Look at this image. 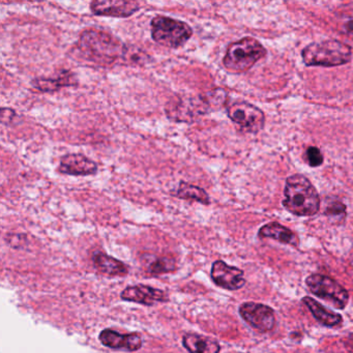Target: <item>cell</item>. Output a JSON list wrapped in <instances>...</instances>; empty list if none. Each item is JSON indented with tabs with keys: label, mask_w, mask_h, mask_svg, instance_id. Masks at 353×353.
I'll list each match as a JSON object with an SVG mask.
<instances>
[{
	"label": "cell",
	"mask_w": 353,
	"mask_h": 353,
	"mask_svg": "<svg viewBox=\"0 0 353 353\" xmlns=\"http://www.w3.org/2000/svg\"><path fill=\"white\" fill-rule=\"evenodd\" d=\"M140 3L137 1L125 0H97L90 3V11L94 15L113 18L131 17L140 11Z\"/></svg>",
	"instance_id": "obj_11"
},
{
	"label": "cell",
	"mask_w": 353,
	"mask_h": 353,
	"mask_svg": "<svg viewBox=\"0 0 353 353\" xmlns=\"http://www.w3.org/2000/svg\"><path fill=\"white\" fill-rule=\"evenodd\" d=\"M183 346L190 353H220L221 346L214 339L197 334L183 336Z\"/></svg>",
	"instance_id": "obj_18"
},
{
	"label": "cell",
	"mask_w": 353,
	"mask_h": 353,
	"mask_svg": "<svg viewBox=\"0 0 353 353\" xmlns=\"http://www.w3.org/2000/svg\"><path fill=\"white\" fill-rule=\"evenodd\" d=\"M78 80L75 74L69 71H63L55 78H36L32 80V88L40 92L48 94V92H59L63 88L77 85Z\"/></svg>",
	"instance_id": "obj_15"
},
{
	"label": "cell",
	"mask_w": 353,
	"mask_h": 353,
	"mask_svg": "<svg viewBox=\"0 0 353 353\" xmlns=\"http://www.w3.org/2000/svg\"><path fill=\"white\" fill-rule=\"evenodd\" d=\"M303 303L310 310L314 318L322 325L332 327V326H336L342 323V316L340 314L330 312V310L324 307L321 303H318L312 297H303Z\"/></svg>",
	"instance_id": "obj_17"
},
{
	"label": "cell",
	"mask_w": 353,
	"mask_h": 353,
	"mask_svg": "<svg viewBox=\"0 0 353 353\" xmlns=\"http://www.w3.org/2000/svg\"><path fill=\"white\" fill-rule=\"evenodd\" d=\"M99 339L104 346L112 349H125L130 352L139 350L142 347V339L137 332L121 334L115 330H104Z\"/></svg>",
	"instance_id": "obj_14"
},
{
	"label": "cell",
	"mask_w": 353,
	"mask_h": 353,
	"mask_svg": "<svg viewBox=\"0 0 353 353\" xmlns=\"http://www.w3.org/2000/svg\"><path fill=\"white\" fill-rule=\"evenodd\" d=\"M99 167L94 161L81 154H68L59 163V172L72 176H90L98 172Z\"/></svg>",
	"instance_id": "obj_12"
},
{
	"label": "cell",
	"mask_w": 353,
	"mask_h": 353,
	"mask_svg": "<svg viewBox=\"0 0 353 353\" xmlns=\"http://www.w3.org/2000/svg\"><path fill=\"white\" fill-rule=\"evenodd\" d=\"M303 63L309 67H338L346 65L352 59L349 45L330 40L312 43L301 51Z\"/></svg>",
	"instance_id": "obj_4"
},
{
	"label": "cell",
	"mask_w": 353,
	"mask_h": 353,
	"mask_svg": "<svg viewBox=\"0 0 353 353\" xmlns=\"http://www.w3.org/2000/svg\"><path fill=\"white\" fill-rule=\"evenodd\" d=\"M239 314L248 324L261 332H270L276 324L274 310L262 303H243L239 307Z\"/></svg>",
	"instance_id": "obj_9"
},
{
	"label": "cell",
	"mask_w": 353,
	"mask_h": 353,
	"mask_svg": "<svg viewBox=\"0 0 353 353\" xmlns=\"http://www.w3.org/2000/svg\"><path fill=\"white\" fill-rule=\"evenodd\" d=\"M345 210H346V208L344 204L334 201L326 208L325 214L330 216H345Z\"/></svg>",
	"instance_id": "obj_23"
},
{
	"label": "cell",
	"mask_w": 353,
	"mask_h": 353,
	"mask_svg": "<svg viewBox=\"0 0 353 353\" xmlns=\"http://www.w3.org/2000/svg\"><path fill=\"white\" fill-rule=\"evenodd\" d=\"M173 196L179 199L188 200V201H196L199 203L208 205L210 203V196L206 193L205 190L191 183L181 181L176 191Z\"/></svg>",
	"instance_id": "obj_20"
},
{
	"label": "cell",
	"mask_w": 353,
	"mask_h": 353,
	"mask_svg": "<svg viewBox=\"0 0 353 353\" xmlns=\"http://www.w3.org/2000/svg\"><path fill=\"white\" fill-rule=\"evenodd\" d=\"M150 28L154 42L167 48H179L193 36V30L189 24L166 16L152 18Z\"/></svg>",
	"instance_id": "obj_6"
},
{
	"label": "cell",
	"mask_w": 353,
	"mask_h": 353,
	"mask_svg": "<svg viewBox=\"0 0 353 353\" xmlns=\"http://www.w3.org/2000/svg\"><path fill=\"white\" fill-rule=\"evenodd\" d=\"M227 92L222 88L198 96H177L167 103V117L176 123H193L197 117L208 114L226 104Z\"/></svg>",
	"instance_id": "obj_2"
},
{
	"label": "cell",
	"mask_w": 353,
	"mask_h": 353,
	"mask_svg": "<svg viewBox=\"0 0 353 353\" xmlns=\"http://www.w3.org/2000/svg\"><path fill=\"white\" fill-rule=\"evenodd\" d=\"M212 281L221 288L227 290H239L245 284L243 272L235 266H230L222 260L214 262L212 266Z\"/></svg>",
	"instance_id": "obj_10"
},
{
	"label": "cell",
	"mask_w": 353,
	"mask_h": 353,
	"mask_svg": "<svg viewBox=\"0 0 353 353\" xmlns=\"http://www.w3.org/2000/svg\"><path fill=\"white\" fill-rule=\"evenodd\" d=\"M258 235L261 239H272L274 241H280V243H285V245H295L299 243L296 234L290 229L279 223H268L260 228Z\"/></svg>",
	"instance_id": "obj_19"
},
{
	"label": "cell",
	"mask_w": 353,
	"mask_h": 353,
	"mask_svg": "<svg viewBox=\"0 0 353 353\" xmlns=\"http://www.w3.org/2000/svg\"><path fill=\"white\" fill-rule=\"evenodd\" d=\"M92 262L97 270L107 276H125L129 272V268L123 262L102 252H97L92 255Z\"/></svg>",
	"instance_id": "obj_16"
},
{
	"label": "cell",
	"mask_w": 353,
	"mask_h": 353,
	"mask_svg": "<svg viewBox=\"0 0 353 353\" xmlns=\"http://www.w3.org/2000/svg\"><path fill=\"white\" fill-rule=\"evenodd\" d=\"M121 297L123 301H133L144 305H154L157 303L168 301L166 292L146 285L128 287L121 292Z\"/></svg>",
	"instance_id": "obj_13"
},
{
	"label": "cell",
	"mask_w": 353,
	"mask_h": 353,
	"mask_svg": "<svg viewBox=\"0 0 353 353\" xmlns=\"http://www.w3.org/2000/svg\"><path fill=\"white\" fill-rule=\"evenodd\" d=\"M305 157H307L305 159H307V164L311 167H319L323 163V156H322L319 148H315V146L307 148Z\"/></svg>",
	"instance_id": "obj_22"
},
{
	"label": "cell",
	"mask_w": 353,
	"mask_h": 353,
	"mask_svg": "<svg viewBox=\"0 0 353 353\" xmlns=\"http://www.w3.org/2000/svg\"><path fill=\"white\" fill-rule=\"evenodd\" d=\"M283 206L297 216H315L320 208V197L311 181L301 174L286 179Z\"/></svg>",
	"instance_id": "obj_3"
},
{
	"label": "cell",
	"mask_w": 353,
	"mask_h": 353,
	"mask_svg": "<svg viewBox=\"0 0 353 353\" xmlns=\"http://www.w3.org/2000/svg\"><path fill=\"white\" fill-rule=\"evenodd\" d=\"M341 30L342 32H344V34L346 36L350 37L351 39H353V18L348 17L346 20L341 23L340 26Z\"/></svg>",
	"instance_id": "obj_24"
},
{
	"label": "cell",
	"mask_w": 353,
	"mask_h": 353,
	"mask_svg": "<svg viewBox=\"0 0 353 353\" xmlns=\"http://www.w3.org/2000/svg\"><path fill=\"white\" fill-rule=\"evenodd\" d=\"M305 284L310 291L319 299L330 301L338 309L346 307L349 301L348 291L330 276L313 274L307 276Z\"/></svg>",
	"instance_id": "obj_7"
},
{
	"label": "cell",
	"mask_w": 353,
	"mask_h": 353,
	"mask_svg": "<svg viewBox=\"0 0 353 353\" xmlns=\"http://www.w3.org/2000/svg\"><path fill=\"white\" fill-rule=\"evenodd\" d=\"M175 270L174 260L168 257H161L154 260L150 266L148 270L154 274H165V272H173Z\"/></svg>",
	"instance_id": "obj_21"
},
{
	"label": "cell",
	"mask_w": 353,
	"mask_h": 353,
	"mask_svg": "<svg viewBox=\"0 0 353 353\" xmlns=\"http://www.w3.org/2000/svg\"><path fill=\"white\" fill-rule=\"evenodd\" d=\"M128 48L117 37L94 28L83 30L76 45V50L84 61L100 67H108L119 61L125 63Z\"/></svg>",
	"instance_id": "obj_1"
},
{
	"label": "cell",
	"mask_w": 353,
	"mask_h": 353,
	"mask_svg": "<svg viewBox=\"0 0 353 353\" xmlns=\"http://www.w3.org/2000/svg\"><path fill=\"white\" fill-rule=\"evenodd\" d=\"M232 123L243 133L257 134L263 129L265 115L257 107L245 101L233 103L227 108Z\"/></svg>",
	"instance_id": "obj_8"
},
{
	"label": "cell",
	"mask_w": 353,
	"mask_h": 353,
	"mask_svg": "<svg viewBox=\"0 0 353 353\" xmlns=\"http://www.w3.org/2000/svg\"><path fill=\"white\" fill-rule=\"evenodd\" d=\"M265 55V48L255 39L248 37L229 45L223 65L230 73H245Z\"/></svg>",
	"instance_id": "obj_5"
}]
</instances>
